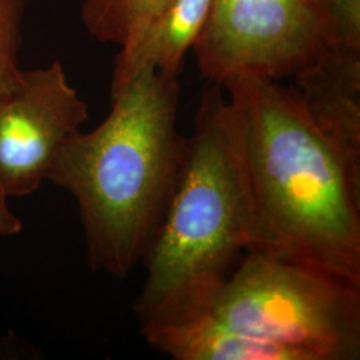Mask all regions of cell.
Instances as JSON below:
<instances>
[{
    "label": "cell",
    "mask_w": 360,
    "mask_h": 360,
    "mask_svg": "<svg viewBox=\"0 0 360 360\" xmlns=\"http://www.w3.org/2000/svg\"><path fill=\"white\" fill-rule=\"evenodd\" d=\"M327 49L360 52V0H322Z\"/></svg>",
    "instance_id": "cell-12"
},
{
    "label": "cell",
    "mask_w": 360,
    "mask_h": 360,
    "mask_svg": "<svg viewBox=\"0 0 360 360\" xmlns=\"http://www.w3.org/2000/svg\"><path fill=\"white\" fill-rule=\"evenodd\" d=\"M10 196L6 193L0 181V236H13L22 231L23 226L11 208L8 207Z\"/></svg>",
    "instance_id": "cell-13"
},
{
    "label": "cell",
    "mask_w": 360,
    "mask_h": 360,
    "mask_svg": "<svg viewBox=\"0 0 360 360\" xmlns=\"http://www.w3.org/2000/svg\"><path fill=\"white\" fill-rule=\"evenodd\" d=\"M151 347L175 360H304L291 348L235 333L205 312L139 324Z\"/></svg>",
    "instance_id": "cell-8"
},
{
    "label": "cell",
    "mask_w": 360,
    "mask_h": 360,
    "mask_svg": "<svg viewBox=\"0 0 360 360\" xmlns=\"http://www.w3.org/2000/svg\"><path fill=\"white\" fill-rule=\"evenodd\" d=\"M220 86L242 136L252 210L247 252L304 263L360 287V184L295 89L251 71Z\"/></svg>",
    "instance_id": "cell-1"
},
{
    "label": "cell",
    "mask_w": 360,
    "mask_h": 360,
    "mask_svg": "<svg viewBox=\"0 0 360 360\" xmlns=\"http://www.w3.org/2000/svg\"><path fill=\"white\" fill-rule=\"evenodd\" d=\"M27 0H0V99L18 86Z\"/></svg>",
    "instance_id": "cell-11"
},
{
    "label": "cell",
    "mask_w": 360,
    "mask_h": 360,
    "mask_svg": "<svg viewBox=\"0 0 360 360\" xmlns=\"http://www.w3.org/2000/svg\"><path fill=\"white\" fill-rule=\"evenodd\" d=\"M326 50L322 0H214L193 47L202 77L217 84L240 71L294 77Z\"/></svg>",
    "instance_id": "cell-5"
},
{
    "label": "cell",
    "mask_w": 360,
    "mask_h": 360,
    "mask_svg": "<svg viewBox=\"0 0 360 360\" xmlns=\"http://www.w3.org/2000/svg\"><path fill=\"white\" fill-rule=\"evenodd\" d=\"M89 119L59 60L23 70L18 86L0 99V181L10 198L37 191L62 146Z\"/></svg>",
    "instance_id": "cell-6"
},
{
    "label": "cell",
    "mask_w": 360,
    "mask_h": 360,
    "mask_svg": "<svg viewBox=\"0 0 360 360\" xmlns=\"http://www.w3.org/2000/svg\"><path fill=\"white\" fill-rule=\"evenodd\" d=\"M167 0H84L82 23L92 38L111 43L127 52L141 40L146 30Z\"/></svg>",
    "instance_id": "cell-10"
},
{
    "label": "cell",
    "mask_w": 360,
    "mask_h": 360,
    "mask_svg": "<svg viewBox=\"0 0 360 360\" xmlns=\"http://www.w3.org/2000/svg\"><path fill=\"white\" fill-rule=\"evenodd\" d=\"M251 196L236 112L212 83L186 136L175 186L143 264L139 324L183 314L221 282L251 240Z\"/></svg>",
    "instance_id": "cell-3"
},
{
    "label": "cell",
    "mask_w": 360,
    "mask_h": 360,
    "mask_svg": "<svg viewBox=\"0 0 360 360\" xmlns=\"http://www.w3.org/2000/svg\"><path fill=\"white\" fill-rule=\"evenodd\" d=\"M294 77L306 114L360 184V52L327 49Z\"/></svg>",
    "instance_id": "cell-7"
},
{
    "label": "cell",
    "mask_w": 360,
    "mask_h": 360,
    "mask_svg": "<svg viewBox=\"0 0 360 360\" xmlns=\"http://www.w3.org/2000/svg\"><path fill=\"white\" fill-rule=\"evenodd\" d=\"M214 0H167L141 40L117 52L111 91L122 87L144 68L179 77L187 52L200 37Z\"/></svg>",
    "instance_id": "cell-9"
},
{
    "label": "cell",
    "mask_w": 360,
    "mask_h": 360,
    "mask_svg": "<svg viewBox=\"0 0 360 360\" xmlns=\"http://www.w3.org/2000/svg\"><path fill=\"white\" fill-rule=\"evenodd\" d=\"M193 312L304 360L359 359V285L304 263L245 252L236 270L175 316Z\"/></svg>",
    "instance_id": "cell-4"
},
{
    "label": "cell",
    "mask_w": 360,
    "mask_h": 360,
    "mask_svg": "<svg viewBox=\"0 0 360 360\" xmlns=\"http://www.w3.org/2000/svg\"><path fill=\"white\" fill-rule=\"evenodd\" d=\"M178 77L144 68L111 91V111L62 146L47 180L79 206L94 271L126 278L154 238L178 176Z\"/></svg>",
    "instance_id": "cell-2"
}]
</instances>
